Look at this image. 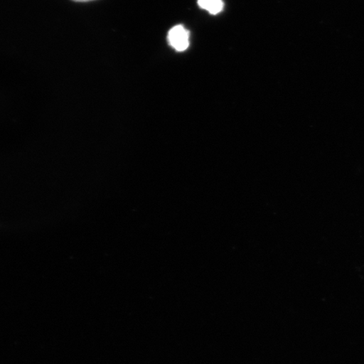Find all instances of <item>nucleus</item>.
Instances as JSON below:
<instances>
[{"label": "nucleus", "instance_id": "nucleus-1", "mask_svg": "<svg viewBox=\"0 0 364 364\" xmlns=\"http://www.w3.org/2000/svg\"><path fill=\"white\" fill-rule=\"evenodd\" d=\"M168 41L176 51L183 52L189 47V33L183 26H176L169 31Z\"/></svg>", "mask_w": 364, "mask_h": 364}, {"label": "nucleus", "instance_id": "nucleus-2", "mask_svg": "<svg viewBox=\"0 0 364 364\" xmlns=\"http://www.w3.org/2000/svg\"><path fill=\"white\" fill-rule=\"evenodd\" d=\"M198 4L203 10L212 14V15H217L224 8L223 0H198Z\"/></svg>", "mask_w": 364, "mask_h": 364}, {"label": "nucleus", "instance_id": "nucleus-3", "mask_svg": "<svg viewBox=\"0 0 364 364\" xmlns=\"http://www.w3.org/2000/svg\"><path fill=\"white\" fill-rule=\"evenodd\" d=\"M73 1H75V2H88V1H92V0H73Z\"/></svg>", "mask_w": 364, "mask_h": 364}]
</instances>
